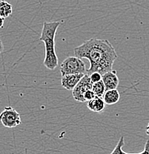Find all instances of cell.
Instances as JSON below:
<instances>
[{"instance_id":"obj_1","label":"cell","mask_w":149,"mask_h":154,"mask_svg":"<svg viewBox=\"0 0 149 154\" xmlns=\"http://www.w3.org/2000/svg\"><path fill=\"white\" fill-rule=\"evenodd\" d=\"M75 57L87 59L90 67L88 74L98 72L102 75L112 70L113 63L118 58L115 48L107 39L91 38L73 49Z\"/></svg>"},{"instance_id":"obj_2","label":"cell","mask_w":149,"mask_h":154,"mask_svg":"<svg viewBox=\"0 0 149 154\" xmlns=\"http://www.w3.org/2000/svg\"><path fill=\"white\" fill-rule=\"evenodd\" d=\"M60 25V22H45L39 38L40 41L43 42L45 45L43 65L51 70H55L59 64L55 50V37Z\"/></svg>"},{"instance_id":"obj_3","label":"cell","mask_w":149,"mask_h":154,"mask_svg":"<svg viewBox=\"0 0 149 154\" xmlns=\"http://www.w3.org/2000/svg\"><path fill=\"white\" fill-rule=\"evenodd\" d=\"M62 76L72 74H88L85 64L77 57H67L60 65Z\"/></svg>"},{"instance_id":"obj_4","label":"cell","mask_w":149,"mask_h":154,"mask_svg":"<svg viewBox=\"0 0 149 154\" xmlns=\"http://www.w3.org/2000/svg\"><path fill=\"white\" fill-rule=\"evenodd\" d=\"M0 122L5 128H13L21 125L20 114L12 107H7L0 113Z\"/></svg>"},{"instance_id":"obj_5","label":"cell","mask_w":149,"mask_h":154,"mask_svg":"<svg viewBox=\"0 0 149 154\" xmlns=\"http://www.w3.org/2000/svg\"><path fill=\"white\" fill-rule=\"evenodd\" d=\"M93 83L90 79L88 74H85L82 77L78 85L72 91V96L76 101L79 102H85L84 95L88 91L92 90Z\"/></svg>"},{"instance_id":"obj_6","label":"cell","mask_w":149,"mask_h":154,"mask_svg":"<svg viewBox=\"0 0 149 154\" xmlns=\"http://www.w3.org/2000/svg\"><path fill=\"white\" fill-rule=\"evenodd\" d=\"M102 82L105 85V90H114L116 89L119 85L120 80L116 75V70H112L109 72H107L102 75Z\"/></svg>"},{"instance_id":"obj_7","label":"cell","mask_w":149,"mask_h":154,"mask_svg":"<svg viewBox=\"0 0 149 154\" xmlns=\"http://www.w3.org/2000/svg\"><path fill=\"white\" fill-rule=\"evenodd\" d=\"M84 76L85 74L65 75V76H62L61 85L68 91H73Z\"/></svg>"},{"instance_id":"obj_8","label":"cell","mask_w":149,"mask_h":154,"mask_svg":"<svg viewBox=\"0 0 149 154\" xmlns=\"http://www.w3.org/2000/svg\"><path fill=\"white\" fill-rule=\"evenodd\" d=\"M105 102L102 98L96 96L92 100L88 102L87 107L91 111L94 113H102L105 107Z\"/></svg>"},{"instance_id":"obj_9","label":"cell","mask_w":149,"mask_h":154,"mask_svg":"<svg viewBox=\"0 0 149 154\" xmlns=\"http://www.w3.org/2000/svg\"><path fill=\"white\" fill-rule=\"evenodd\" d=\"M102 99L105 101L106 105H114V104L117 103L119 102L120 99V94L116 89L108 90V91H105Z\"/></svg>"},{"instance_id":"obj_10","label":"cell","mask_w":149,"mask_h":154,"mask_svg":"<svg viewBox=\"0 0 149 154\" xmlns=\"http://www.w3.org/2000/svg\"><path fill=\"white\" fill-rule=\"evenodd\" d=\"M13 7L9 2L5 0L0 1V17L6 19L12 14Z\"/></svg>"},{"instance_id":"obj_11","label":"cell","mask_w":149,"mask_h":154,"mask_svg":"<svg viewBox=\"0 0 149 154\" xmlns=\"http://www.w3.org/2000/svg\"><path fill=\"white\" fill-rule=\"evenodd\" d=\"M92 90L94 92V94H95L96 96H97V97H100V98L103 97L104 94H105V91H106L105 85H104L102 80V81L93 84Z\"/></svg>"},{"instance_id":"obj_12","label":"cell","mask_w":149,"mask_h":154,"mask_svg":"<svg viewBox=\"0 0 149 154\" xmlns=\"http://www.w3.org/2000/svg\"><path fill=\"white\" fill-rule=\"evenodd\" d=\"M125 145V139L123 136H122L120 139L119 142H117V144L116 145V147H114V149L113 150V151L110 153V154H139L138 153H126V152L123 151V147Z\"/></svg>"},{"instance_id":"obj_13","label":"cell","mask_w":149,"mask_h":154,"mask_svg":"<svg viewBox=\"0 0 149 154\" xmlns=\"http://www.w3.org/2000/svg\"><path fill=\"white\" fill-rule=\"evenodd\" d=\"M89 76L90 79H91V82H92L93 84L102 81V75L101 74V73H98V72H94V73L89 74Z\"/></svg>"},{"instance_id":"obj_14","label":"cell","mask_w":149,"mask_h":154,"mask_svg":"<svg viewBox=\"0 0 149 154\" xmlns=\"http://www.w3.org/2000/svg\"><path fill=\"white\" fill-rule=\"evenodd\" d=\"M96 95L95 94H94V91H93V90H89V91H88L84 95V99L85 102H89V101L92 100V99H94Z\"/></svg>"},{"instance_id":"obj_15","label":"cell","mask_w":149,"mask_h":154,"mask_svg":"<svg viewBox=\"0 0 149 154\" xmlns=\"http://www.w3.org/2000/svg\"><path fill=\"white\" fill-rule=\"evenodd\" d=\"M140 154H149V139L146 141L144 147V150L139 153Z\"/></svg>"},{"instance_id":"obj_16","label":"cell","mask_w":149,"mask_h":154,"mask_svg":"<svg viewBox=\"0 0 149 154\" xmlns=\"http://www.w3.org/2000/svg\"><path fill=\"white\" fill-rule=\"evenodd\" d=\"M4 21L5 19L2 18V17H0V28H2L4 27Z\"/></svg>"},{"instance_id":"obj_17","label":"cell","mask_w":149,"mask_h":154,"mask_svg":"<svg viewBox=\"0 0 149 154\" xmlns=\"http://www.w3.org/2000/svg\"><path fill=\"white\" fill-rule=\"evenodd\" d=\"M4 51V45H3L2 42V40L0 39V54L2 53V51Z\"/></svg>"},{"instance_id":"obj_18","label":"cell","mask_w":149,"mask_h":154,"mask_svg":"<svg viewBox=\"0 0 149 154\" xmlns=\"http://www.w3.org/2000/svg\"><path fill=\"white\" fill-rule=\"evenodd\" d=\"M146 134L149 136V123L148 124V125H147V128H146Z\"/></svg>"}]
</instances>
